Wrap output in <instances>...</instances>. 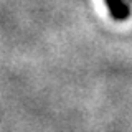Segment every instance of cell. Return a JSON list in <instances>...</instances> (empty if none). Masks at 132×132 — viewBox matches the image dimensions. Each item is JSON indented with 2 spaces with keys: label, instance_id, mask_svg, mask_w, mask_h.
Segmentation results:
<instances>
[{
  "label": "cell",
  "instance_id": "obj_1",
  "mask_svg": "<svg viewBox=\"0 0 132 132\" xmlns=\"http://www.w3.org/2000/svg\"><path fill=\"white\" fill-rule=\"evenodd\" d=\"M106 5L109 8L112 18L116 20H126L130 13V8L126 3V0H106Z\"/></svg>",
  "mask_w": 132,
  "mask_h": 132
}]
</instances>
